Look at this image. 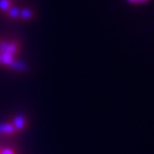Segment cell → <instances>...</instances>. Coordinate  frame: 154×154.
Here are the masks:
<instances>
[{
    "label": "cell",
    "mask_w": 154,
    "mask_h": 154,
    "mask_svg": "<svg viewBox=\"0 0 154 154\" xmlns=\"http://www.w3.org/2000/svg\"><path fill=\"white\" fill-rule=\"evenodd\" d=\"M18 47L15 41H1L0 40V64L11 66L13 69L22 67L16 60Z\"/></svg>",
    "instance_id": "6da1fadb"
},
{
    "label": "cell",
    "mask_w": 154,
    "mask_h": 154,
    "mask_svg": "<svg viewBox=\"0 0 154 154\" xmlns=\"http://www.w3.org/2000/svg\"><path fill=\"white\" fill-rule=\"evenodd\" d=\"M0 154H1V151H0Z\"/></svg>",
    "instance_id": "7a4b0ae2"
}]
</instances>
